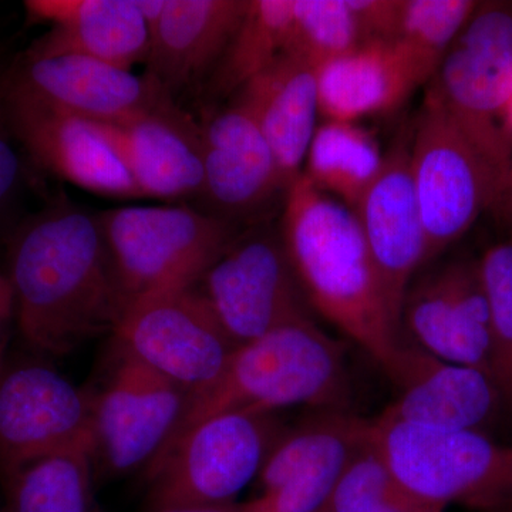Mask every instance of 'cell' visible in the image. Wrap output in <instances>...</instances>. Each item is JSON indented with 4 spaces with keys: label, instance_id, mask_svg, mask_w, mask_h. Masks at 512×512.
I'll return each mask as SVG.
<instances>
[{
    "label": "cell",
    "instance_id": "obj_28",
    "mask_svg": "<svg viewBox=\"0 0 512 512\" xmlns=\"http://www.w3.org/2000/svg\"><path fill=\"white\" fill-rule=\"evenodd\" d=\"M476 0H402L392 45L417 87L427 86L477 9Z\"/></svg>",
    "mask_w": 512,
    "mask_h": 512
},
{
    "label": "cell",
    "instance_id": "obj_3",
    "mask_svg": "<svg viewBox=\"0 0 512 512\" xmlns=\"http://www.w3.org/2000/svg\"><path fill=\"white\" fill-rule=\"evenodd\" d=\"M348 392L343 346L313 319L301 320L238 346L221 375L188 397L163 453L202 421L220 414L276 413L301 404L345 410Z\"/></svg>",
    "mask_w": 512,
    "mask_h": 512
},
{
    "label": "cell",
    "instance_id": "obj_20",
    "mask_svg": "<svg viewBox=\"0 0 512 512\" xmlns=\"http://www.w3.org/2000/svg\"><path fill=\"white\" fill-rule=\"evenodd\" d=\"M97 126L119 153L140 198H200L204 185L201 127L175 103Z\"/></svg>",
    "mask_w": 512,
    "mask_h": 512
},
{
    "label": "cell",
    "instance_id": "obj_32",
    "mask_svg": "<svg viewBox=\"0 0 512 512\" xmlns=\"http://www.w3.org/2000/svg\"><path fill=\"white\" fill-rule=\"evenodd\" d=\"M25 158L6 121L0 92V221L12 211L28 177Z\"/></svg>",
    "mask_w": 512,
    "mask_h": 512
},
{
    "label": "cell",
    "instance_id": "obj_27",
    "mask_svg": "<svg viewBox=\"0 0 512 512\" xmlns=\"http://www.w3.org/2000/svg\"><path fill=\"white\" fill-rule=\"evenodd\" d=\"M93 443L33 461L2 480L0 512H92Z\"/></svg>",
    "mask_w": 512,
    "mask_h": 512
},
{
    "label": "cell",
    "instance_id": "obj_17",
    "mask_svg": "<svg viewBox=\"0 0 512 512\" xmlns=\"http://www.w3.org/2000/svg\"><path fill=\"white\" fill-rule=\"evenodd\" d=\"M399 393L379 419L444 430L487 433L505 406L494 377L404 343L390 376Z\"/></svg>",
    "mask_w": 512,
    "mask_h": 512
},
{
    "label": "cell",
    "instance_id": "obj_10",
    "mask_svg": "<svg viewBox=\"0 0 512 512\" xmlns=\"http://www.w3.org/2000/svg\"><path fill=\"white\" fill-rule=\"evenodd\" d=\"M106 379L92 397L93 461L106 476L153 466L173 437L190 394L114 345Z\"/></svg>",
    "mask_w": 512,
    "mask_h": 512
},
{
    "label": "cell",
    "instance_id": "obj_23",
    "mask_svg": "<svg viewBox=\"0 0 512 512\" xmlns=\"http://www.w3.org/2000/svg\"><path fill=\"white\" fill-rule=\"evenodd\" d=\"M231 101L251 114L271 147L288 190L303 173L306 154L319 126L315 67L284 53L249 80Z\"/></svg>",
    "mask_w": 512,
    "mask_h": 512
},
{
    "label": "cell",
    "instance_id": "obj_29",
    "mask_svg": "<svg viewBox=\"0 0 512 512\" xmlns=\"http://www.w3.org/2000/svg\"><path fill=\"white\" fill-rule=\"evenodd\" d=\"M322 512H444V508L410 493L369 440L339 477Z\"/></svg>",
    "mask_w": 512,
    "mask_h": 512
},
{
    "label": "cell",
    "instance_id": "obj_37",
    "mask_svg": "<svg viewBox=\"0 0 512 512\" xmlns=\"http://www.w3.org/2000/svg\"><path fill=\"white\" fill-rule=\"evenodd\" d=\"M6 296H12V291H10L6 276L0 274V298H6Z\"/></svg>",
    "mask_w": 512,
    "mask_h": 512
},
{
    "label": "cell",
    "instance_id": "obj_25",
    "mask_svg": "<svg viewBox=\"0 0 512 512\" xmlns=\"http://www.w3.org/2000/svg\"><path fill=\"white\" fill-rule=\"evenodd\" d=\"M384 158L379 141L359 123L325 120L313 134L303 174L355 211L379 177Z\"/></svg>",
    "mask_w": 512,
    "mask_h": 512
},
{
    "label": "cell",
    "instance_id": "obj_9",
    "mask_svg": "<svg viewBox=\"0 0 512 512\" xmlns=\"http://www.w3.org/2000/svg\"><path fill=\"white\" fill-rule=\"evenodd\" d=\"M237 346L312 319L278 229H251L194 286Z\"/></svg>",
    "mask_w": 512,
    "mask_h": 512
},
{
    "label": "cell",
    "instance_id": "obj_19",
    "mask_svg": "<svg viewBox=\"0 0 512 512\" xmlns=\"http://www.w3.org/2000/svg\"><path fill=\"white\" fill-rule=\"evenodd\" d=\"M204 185L201 211L234 225L285 195L271 147L244 107H228L201 127Z\"/></svg>",
    "mask_w": 512,
    "mask_h": 512
},
{
    "label": "cell",
    "instance_id": "obj_16",
    "mask_svg": "<svg viewBox=\"0 0 512 512\" xmlns=\"http://www.w3.org/2000/svg\"><path fill=\"white\" fill-rule=\"evenodd\" d=\"M0 80L13 92L94 123H120L174 103L147 74L79 55H20Z\"/></svg>",
    "mask_w": 512,
    "mask_h": 512
},
{
    "label": "cell",
    "instance_id": "obj_35",
    "mask_svg": "<svg viewBox=\"0 0 512 512\" xmlns=\"http://www.w3.org/2000/svg\"><path fill=\"white\" fill-rule=\"evenodd\" d=\"M13 326H15L13 298L12 296L0 298V372H2L5 363L8 362L6 360V352H8L10 333H12Z\"/></svg>",
    "mask_w": 512,
    "mask_h": 512
},
{
    "label": "cell",
    "instance_id": "obj_7",
    "mask_svg": "<svg viewBox=\"0 0 512 512\" xmlns=\"http://www.w3.org/2000/svg\"><path fill=\"white\" fill-rule=\"evenodd\" d=\"M285 429L276 413L234 412L202 421L146 471L150 511L237 503Z\"/></svg>",
    "mask_w": 512,
    "mask_h": 512
},
{
    "label": "cell",
    "instance_id": "obj_4",
    "mask_svg": "<svg viewBox=\"0 0 512 512\" xmlns=\"http://www.w3.org/2000/svg\"><path fill=\"white\" fill-rule=\"evenodd\" d=\"M370 443L394 477L426 503L512 511V446L488 433L370 420Z\"/></svg>",
    "mask_w": 512,
    "mask_h": 512
},
{
    "label": "cell",
    "instance_id": "obj_2",
    "mask_svg": "<svg viewBox=\"0 0 512 512\" xmlns=\"http://www.w3.org/2000/svg\"><path fill=\"white\" fill-rule=\"evenodd\" d=\"M279 232L308 305L392 376L402 355V332L390 315L356 212L302 173L285 191Z\"/></svg>",
    "mask_w": 512,
    "mask_h": 512
},
{
    "label": "cell",
    "instance_id": "obj_33",
    "mask_svg": "<svg viewBox=\"0 0 512 512\" xmlns=\"http://www.w3.org/2000/svg\"><path fill=\"white\" fill-rule=\"evenodd\" d=\"M363 45L392 43L399 26L402 0H348Z\"/></svg>",
    "mask_w": 512,
    "mask_h": 512
},
{
    "label": "cell",
    "instance_id": "obj_1",
    "mask_svg": "<svg viewBox=\"0 0 512 512\" xmlns=\"http://www.w3.org/2000/svg\"><path fill=\"white\" fill-rule=\"evenodd\" d=\"M8 284L20 338L64 356L119 326L128 306L97 212L56 198L13 231Z\"/></svg>",
    "mask_w": 512,
    "mask_h": 512
},
{
    "label": "cell",
    "instance_id": "obj_24",
    "mask_svg": "<svg viewBox=\"0 0 512 512\" xmlns=\"http://www.w3.org/2000/svg\"><path fill=\"white\" fill-rule=\"evenodd\" d=\"M320 114L359 123L396 109L417 89L392 43H367L316 69Z\"/></svg>",
    "mask_w": 512,
    "mask_h": 512
},
{
    "label": "cell",
    "instance_id": "obj_6",
    "mask_svg": "<svg viewBox=\"0 0 512 512\" xmlns=\"http://www.w3.org/2000/svg\"><path fill=\"white\" fill-rule=\"evenodd\" d=\"M97 214L128 305L197 285L238 235L229 222L185 204Z\"/></svg>",
    "mask_w": 512,
    "mask_h": 512
},
{
    "label": "cell",
    "instance_id": "obj_36",
    "mask_svg": "<svg viewBox=\"0 0 512 512\" xmlns=\"http://www.w3.org/2000/svg\"><path fill=\"white\" fill-rule=\"evenodd\" d=\"M150 512H251L248 503L218 505V507L165 508Z\"/></svg>",
    "mask_w": 512,
    "mask_h": 512
},
{
    "label": "cell",
    "instance_id": "obj_39",
    "mask_svg": "<svg viewBox=\"0 0 512 512\" xmlns=\"http://www.w3.org/2000/svg\"><path fill=\"white\" fill-rule=\"evenodd\" d=\"M512 512V511H511Z\"/></svg>",
    "mask_w": 512,
    "mask_h": 512
},
{
    "label": "cell",
    "instance_id": "obj_34",
    "mask_svg": "<svg viewBox=\"0 0 512 512\" xmlns=\"http://www.w3.org/2000/svg\"><path fill=\"white\" fill-rule=\"evenodd\" d=\"M488 212L498 227L507 231L508 235L512 234V158L510 167L501 178Z\"/></svg>",
    "mask_w": 512,
    "mask_h": 512
},
{
    "label": "cell",
    "instance_id": "obj_15",
    "mask_svg": "<svg viewBox=\"0 0 512 512\" xmlns=\"http://www.w3.org/2000/svg\"><path fill=\"white\" fill-rule=\"evenodd\" d=\"M403 332L430 355L493 376L490 309L478 259H454L413 281L403 301Z\"/></svg>",
    "mask_w": 512,
    "mask_h": 512
},
{
    "label": "cell",
    "instance_id": "obj_18",
    "mask_svg": "<svg viewBox=\"0 0 512 512\" xmlns=\"http://www.w3.org/2000/svg\"><path fill=\"white\" fill-rule=\"evenodd\" d=\"M410 143L400 138L356 207L357 220L382 281L390 315L402 332V308L414 275L427 264V239L410 174Z\"/></svg>",
    "mask_w": 512,
    "mask_h": 512
},
{
    "label": "cell",
    "instance_id": "obj_22",
    "mask_svg": "<svg viewBox=\"0 0 512 512\" xmlns=\"http://www.w3.org/2000/svg\"><path fill=\"white\" fill-rule=\"evenodd\" d=\"M248 6L249 0H167L151 33L147 76L173 100L207 82Z\"/></svg>",
    "mask_w": 512,
    "mask_h": 512
},
{
    "label": "cell",
    "instance_id": "obj_5",
    "mask_svg": "<svg viewBox=\"0 0 512 512\" xmlns=\"http://www.w3.org/2000/svg\"><path fill=\"white\" fill-rule=\"evenodd\" d=\"M461 133L501 178L512 137L505 114L512 96V2H480L427 84Z\"/></svg>",
    "mask_w": 512,
    "mask_h": 512
},
{
    "label": "cell",
    "instance_id": "obj_14",
    "mask_svg": "<svg viewBox=\"0 0 512 512\" xmlns=\"http://www.w3.org/2000/svg\"><path fill=\"white\" fill-rule=\"evenodd\" d=\"M0 92L10 131L30 163L94 194L140 198L126 165L97 123L13 92L2 80Z\"/></svg>",
    "mask_w": 512,
    "mask_h": 512
},
{
    "label": "cell",
    "instance_id": "obj_26",
    "mask_svg": "<svg viewBox=\"0 0 512 512\" xmlns=\"http://www.w3.org/2000/svg\"><path fill=\"white\" fill-rule=\"evenodd\" d=\"M293 0H249L247 13L205 82L208 99L235 94L288 50Z\"/></svg>",
    "mask_w": 512,
    "mask_h": 512
},
{
    "label": "cell",
    "instance_id": "obj_13",
    "mask_svg": "<svg viewBox=\"0 0 512 512\" xmlns=\"http://www.w3.org/2000/svg\"><path fill=\"white\" fill-rule=\"evenodd\" d=\"M370 420L323 410L276 440L258 477L256 512H322L345 468L369 444Z\"/></svg>",
    "mask_w": 512,
    "mask_h": 512
},
{
    "label": "cell",
    "instance_id": "obj_38",
    "mask_svg": "<svg viewBox=\"0 0 512 512\" xmlns=\"http://www.w3.org/2000/svg\"><path fill=\"white\" fill-rule=\"evenodd\" d=\"M505 123H507V130L512 137V96L510 99V103H508L507 114H505Z\"/></svg>",
    "mask_w": 512,
    "mask_h": 512
},
{
    "label": "cell",
    "instance_id": "obj_31",
    "mask_svg": "<svg viewBox=\"0 0 512 512\" xmlns=\"http://www.w3.org/2000/svg\"><path fill=\"white\" fill-rule=\"evenodd\" d=\"M478 268L490 309L491 373L512 409V234L485 249Z\"/></svg>",
    "mask_w": 512,
    "mask_h": 512
},
{
    "label": "cell",
    "instance_id": "obj_12",
    "mask_svg": "<svg viewBox=\"0 0 512 512\" xmlns=\"http://www.w3.org/2000/svg\"><path fill=\"white\" fill-rule=\"evenodd\" d=\"M92 441V397L37 360L0 372V480L33 461Z\"/></svg>",
    "mask_w": 512,
    "mask_h": 512
},
{
    "label": "cell",
    "instance_id": "obj_11",
    "mask_svg": "<svg viewBox=\"0 0 512 512\" xmlns=\"http://www.w3.org/2000/svg\"><path fill=\"white\" fill-rule=\"evenodd\" d=\"M111 336L190 396L210 386L238 348L194 286L131 302Z\"/></svg>",
    "mask_w": 512,
    "mask_h": 512
},
{
    "label": "cell",
    "instance_id": "obj_8",
    "mask_svg": "<svg viewBox=\"0 0 512 512\" xmlns=\"http://www.w3.org/2000/svg\"><path fill=\"white\" fill-rule=\"evenodd\" d=\"M409 160L430 262L490 210L501 177L429 97L421 107Z\"/></svg>",
    "mask_w": 512,
    "mask_h": 512
},
{
    "label": "cell",
    "instance_id": "obj_30",
    "mask_svg": "<svg viewBox=\"0 0 512 512\" xmlns=\"http://www.w3.org/2000/svg\"><path fill=\"white\" fill-rule=\"evenodd\" d=\"M362 45V35L348 0H293L288 55L318 69L320 64Z\"/></svg>",
    "mask_w": 512,
    "mask_h": 512
},
{
    "label": "cell",
    "instance_id": "obj_21",
    "mask_svg": "<svg viewBox=\"0 0 512 512\" xmlns=\"http://www.w3.org/2000/svg\"><path fill=\"white\" fill-rule=\"evenodd\" d=\"M25 9L30 23L50 28L23 56L79 55L124 70L147 63L150 30L136 0H28Z\"/></svg>",
    "mask_w": 512,
    "mask_h": 512
}]
</instances>
